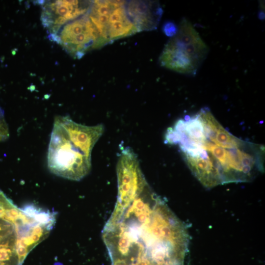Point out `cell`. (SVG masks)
Returning a JSON list of instances; mask_svg holds the SVG:
<instances>
[{"label":"cell","mask_w":265,"mask_h":265,"mask_svg":"<svg viewBox=\"0 0 265 265\" xmlns=\"http://www.w3.org/2000/svg\"><path fill=\"white\" fill-rule=\"evenodd\" d=\"M209 47L192 24L183 18L176 34L165 45L160 65L176 72L195 76L207 57Z\"/></svg>","instance_id":"3957f363"},{"label":"cell","mask_w":265,"mask_h":265,"mask_svg":"<svg viewBox=\"0 0 265 265\" xmlns=\"http://www.w3.org/2000/svg\"><path fill=\"white\" fill-rule=\"evenodd\" d=\"M87 14L108 44L138 32L127 13L126 1H92Z\"/></svg>","instance_id":"5b68a950"},{"label":"cell","mask_w":265,"mask_h":265,"mask_svg":"<svg viewBox=\"0 0 265 265\" xmlns=\"http://www.w3.org/2000/svg\"><path fill=\"white\" fill-rule=\"evenodd\" d=\"M177 144L193 175L208 188L249 182L264 170L262 146L246 141L239 147H224L204 131L201 118L178 133Z\"/></svg>","instance_id":"6da1fadb"},{"label":"cell","mask_w":265,"mask_h":265,"mask_svg":"<svg viewBox=\"0 0 265 265\" xmlns=\"http://www.w3.org/2000/svg\"><path fill=\"white\" fill-rule=\"evenodd\" d=\"M54 120L65 130L72 143L91 159L92 149L104 133V125H83L74 122L68 116H56Z\"/></svg>","instance_id":"ba28073f"},{"label":"cell","mask_w":265,"mask_h":265,"mask_svg":"<svg viewBox=\"0 0 265 265\" xmlns=\"http://www.w3.org/2000/svg\"><path fill=\"white\" fill-rule=\"evenodd\" d=\"M9 136L8 128L4 119L3 112L0 108V142L6 140Z\"/></svg>","instance_id":"8fae6325"},{"label":"cell","mask_w":265,"mask_h":265,"mask_svg":"<svg viewBox=\"0 0 265 265\" xmlns=\"http://www.w3.org/2000/svg\"><path fill=\"white\" fill-rule=\"evenodd\" d=\"M92 1L50 0L42 5L41 19L49 35L67 23L85 14Z\"/></svg>","instance_id":"52a82bcc"},{"label":"cell","mask_w":265,"mask_h":265,"mask_svg":"<svg viewBox=\"0 0 265 265\" xmlns=\"http://www.w3.org/2000/svg\"><path fill=\"white\" fill-rule=\"evenodd\" d=\"M48 166L51 172L62 178L79 181L91 167L86 157L69 140L65 130L54 120L48 148Z\"/></svg>","instance_id":"277c9868"},{"label":"cell","mask_w":265,"mask_h":265,"mask_svg":"<svg viewBox=\"0 0 265 265\" xmlns=\"http://www.w3.org/2000/svg\"><path fill=\"white\" fill-rule=\"evenodd\" d=\"M15 226L0 218V265H20L16 249Z\"/></svg>","instance_id":"30bf717a"},{"label":"cell","mask_w":265,"mask_h":265,"mask_svg":"<svg viewBox=\"0 0 265 265\" xmlns=\"http://www.w3.org/2000/svg\"><path fill=\"white\" fill-rule=\"evenodd\" d=\"M112 265H184L187 247L149 227L126 232L106 246Z\"/></svg>","instance_id":"7a4b0ae2"},{"label":"cell","mask_w":265,"mask_h":265,"mask_svg":"<svg viewBox=\"0 0 265 265\" xmlns=\"http://www.w3.org/2000/svg\"><path fill=\"white\" fill-rule=\"evenodd\" d=\"M126 9L138 32L156 29L163 13V10L157 1H126Z\"/></svg>","instance_id":"9c48e42d"},{"label":"cell","mask_w":265,"mask_h":265,"mask_svg":"<svg viewBox=\"0 0 265 265\" xmlns=\"http://www.w3.org/2000/svg\"><path fill=\"white\" fill-rule=\"evenodd\" d=\"M49 37L61 46L72 56L78 59L89 51L108 44L100 35L87 12L67 23Z\"/></svg>","instance_id":"8992f818"},{"label":"cell","mask_w":265,"mask_h":265,"mask_svg":"<svg viewBox=\"0 0 265 265\" xmlns=\"http://www.w3.org/2000/svg\"><path fill=\"white\" fill-rule=\"evenodd\" d=\"M178 29V26L172 21H167L164 23L162 26L163 33L169 37L175 36Z\"/></svg>","instance_id":"7c38bea8"}]
</instances>
